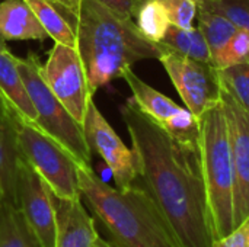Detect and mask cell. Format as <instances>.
Here are the masks:
<instances>
[{
    "mask_svg": "<svg viewBox=\"0 0 249 247\" xmlns=\"http://www.w3.org/2000/svg\"><path fill=\"white\" fill-rule=\"evenodd\" d=\"M200 160L214 240L233 230V163L222 99L198 116Z\"/></svg>",
    "mask_w": 249,
    "mask_h": 247,
    "instance_id": "cell-4",
    "label": "cell"
},
{
    "mask_svg": "<svg viewBox=\"0 0 249 247\" xmlns=\"http://www.w3.org/2000/svg\"><path fill=\"white\" fill-rule=\"evenodd\" d=\"M134 22L142 35L155 44L163 39L171 25L166 9L160 0H142L136 10Z\"/></svg>",
    "mask_w": 249,
    "mask_h": 247,
    "instance_id": "cell-21",
    "label": "cell"
},
{
    "mask_svg": "<svg viewBox=\"0 0 249 247\" xmlns=\"http://www.w3.org/2000/svg\"><path fill=\"white\" fill-rule=\"evenodd\" d=\"M1 106H6V105H4V102L1 100V96H0V108H1ZM6 108H7V106H6Z\"/></svg>",
    "mask_w": 249,
    "mask_h": 247,
    "instance_id": "cell-30",
    "label": "cell"
},
{
    "mask_svg": "<svg viewBox=\"0 0 249 247\" xmlns=\"http://www.w3.org/2000/svg\"><path fill=\"white\" fill-rule=\"evenodd\" d=\"M212 247H249V215L228 236L214 240Z\"/></svg>",
    "mask_w": 249,
    "mask_h": 247,
    "instance_id": "cell-26",
    "label": "cell"
},
{
    "mask_svg": "<svg viewBox=\"0 0 249 247\" xmlns=\"http://www.w3.org/2000/svg\"><path fill=\"white\" fill-rule=\"evenodd\" d=\"M123 79L127 82L136 105L155 122H158L163 130H166L172 124V121L182 112L184 108L177 105L172 99L158 92L152 86H149L131 68H127L124 71Z\"/></svg>",
    "mask_w": 249,
    "mask_h": 247,
    "instance_id": "cell-16",
    "label": "cell"
},
{
    "mask_svg": "<svg viewBox=\"0 0 249 247\" xmlns=\"http://www.w3.org/2000/svg\"><path fill=\"white\" fill-rule=\"evenodd\" d=\"M82 127L90 151L105 162L114 178L115 188L127 189L137 183L139 170L134 151L123 143L93 100L89 103Z\"/></svg>",
    "mask_w": 249,
    "mask_h": 247,
    "instance_id": "cell-9",
    "label": "cell"
},
{
    "mask_svg": "<svg viewBox=\"0 0 249 247\" xmlns=\"http://www.w3.org/2000/svg\"><path fill=\"white\" fill-rule=\"evenodd\" d=\"M16 207L22 213L29 229L42 247H54L55 236V208L54 194L42 178L20 157Z\"/></svg>",
    "mask_w": 249,
    "mask_h": 247,
    "instance_id": "cell-10",
    "label": "cell"
},
{
    "mask_svg": "<svg viewBox=\"0 0 249 247\" xmlns=\"http://www.w3.org/2000/svg\"><path fill=\"white\" fill-rule=\"evenodd\" d=\"M140 1H142V0H140ZM197 1H198V3H201V1H204V0H197Z\"/></svg>",
    "mask_w": 249,
    "mask_h": 247,
    "instance_id": "cell-31",
    "label": "cell"
},
{
    "mask_svg": "<svg viewBox=\"0 0 249 247\" xmlns=\"http://www.w3.org/2000/svg\"><path fill=\"white\" fill-rule=\"evenodd\" d=\"M82 199L104 224L115 247H179L147 191L134 183L127 189L112 188L90 166L77 165Z\"/></svg>",
    "mask_w": 249,
    "mask_h": 247,
    "instance_id": "cell-3",
    "label": "cell"
},
{
    "mask_svg": "<svg viewBox=\"0 0 249 247\" xmlns=\"http://www.w3.org/2000/svg\"><path fill=\"white\" fill-rule=\"evenodd\" d=\"M54 247H93L98 239L95 220L80 199H63L54 195Z\"/></svg>",
    "mask_w": 249,
    "mask_h": 247,
    "instance_id": "cell-12",
    "label": "cell"
},
{
    "mask_svg": "<svg viewBox=\"0 0 249 247\" xmlns=\"http://www.w3.org/2000/svg\"><path fill=\"white\" fill-rule=\"evenodd\" d=\"M28 95L36 112L35 127L58 143L80 166L92 167V151L86 143L83 127L53 95L41 76V64L34 54L16 58Z\"/></svg>",
    "mask_w": 249,
    "mask_h": 247,
    "instance_id": "cell-5",
    "label": "cell"
},
{
    "mask_svg": "<svg viewBox=\"0 0 249 247\" xmlns=\"http://www.w3.org/2000/svg\"><path fill=\"white\" fill-rule=\"evenodd\" d=\"M198 9L219 13L238 28L249 31V0H204L198 3Z\"/></svg>",
    "mask_w": 249,
    "mask_h": 247,
    "instance_id": "cell-23",
    "label": "cell"
},
{
    "mask_svg": "<svg viewBox=\"0 0 249 247\" xmlns=\"http://www.w3.org/2000/svg\"><path fill=\"white\" fill-rule=\"evenodd\" d=\"M39 23L54 42L76 48V38L64 16L50 0H26Z\"/></svg>",
    "mask_w": 249,
    "mask_h": 247,
    "instance_id": "cell-20",
    "label": "cell"
},
{
    "mask_svg": "<svg viewBox=\"0 0 249 247\" xmlns=\"http://www.w3.org/2000/svg\"><path fill=\"white\" fill-rule=\"evenodd\" d=\"M160 44L188 58L212 63L209 45L198 26L184 29L175 25H169Z\"/></svg>",
    "mask_w": 249,
    "mask_h": 247,
    "instance_id": "cell-18",
    "label": "cell"
},
{
    "mask_svg": "<svg viewBox=\"0 0 249 247\" xmlns=\"http://www.w3.org/2000/svg\"><path fill=\"white\" fill-rule=\"evenodd\" d=\"M131 138L142 186L169 224L179 247L214 242L200 148L175 141L131 99L120 109Z\"/></svg>",
    "mask_w": 249,
    "mask_h": 247,
    "instance_id": "cell-1",
    "label": "cell"
},
{
    "mask_svg": "<svg viewBox=\"0 0 249 247\" xmlns=\"http://www.w3.org/2000/svg\"><path fill=\"white\" fill-rule=\"evenodd\" d=\"M101 4L107 6L108 9L117 12L124 17H130L134 20L136 10L140 4V0H96Z\"/></svg>",
    "mask_w": 249,
    "mask_h": 247,
    "instance_id": "cell-27",
    "label": "cell"
},
{
    "mask_svg": "<svg viewBox=\"0 0 249 247\" xmlns=\"http://www.w3.org/2000/svg\"><path fill=\"white\" fill-rule=\"evenodd\" d=\"M20 153L15 118L6 106L0 108V210L16 207V185Z\"/></svg>",
    "mask_w": 249,
    "mask_h": 247,
    "instance_id": "cell-13",
    "label": "cell"
},
{
    "mask_svg": "<svg viewBox=\"0 0 249 247\" xmlns=\"http://www.w3.org/2000/svg\"><path fill=\"white\" fill-rule=\"evenodd\" d=\"M76 38L92 93L123 77L133 64L160 57V45L146 39L136 22L96 0H50Z\"/></svg>",
    "mask_w": 249,
    "mask_h": 247,
    "instance_id": "cell-2",
    "label": "cell"
},
{
    "mask_svg": "<svg viewBox=\"0 0 249 247\" xmlns=\"http://www.w3.org/2000/svg\"><path fill=\"white\" fill-rule=\"evenodd\" d=\"M41 76L70 115L79 124H83L93 93L79 51L54 42L45 64L41 66Z\"/></svg>",
    "mask_w": 249,
    "mask_h": 247,
    "instance_id": "cell-7",
    "label": "cell"
},
{
    "mask_svg": "<svg viewBox=\"0 0 249 247\" xmlns=\"http://www.w3.org/2000/svg\"><path fill=\"white\" fill-rule=\"evenodd\" d=\"M197 19H198V29L201 31L209 45L212 64H213L217 60V57L223 52V49L226 48V45L229 44V41L232 39V36L236 33L239 28L235 23H232L228 17L204 9H198Z\"/></svg>",
    "mask_w": 249,
    "mask_h": 247,
    "instance_id": "cell-17",
    "label": "cell"
},
{
    "mask_svg": "<svg viewBox=\"0 0 249 247\" xmlns=\"http://www.w3.org/2000/svg\"><path fill=\"white\" fill-rule=\"evenodd\" d=\"M15 124L20 157L42 178L55 197L80 199L76 160L35 125L18 118H15Z\"/></svg>",
    "mask_w": 249,
    "mask_h": 247,
    "instance_id": "cell-6",
    "label": "cell"
},
{
    "mask_svg": "<svg viewBox=\"0 0 249 247\" xmlns=\"http://www.w3.org/2000/svg\"><path fill=\"white\" fill-rule=\"evenodd\" d=\"M217 71L222 89H225L249 114V63L235 64Z\"/></svg>",
    "mask_w": 249,
    "mask_h": 247,
    "instance_id": "cell-22",
    "label": "cell"
},
{
    "mask_svg": "<svg viewBox=\"0 0 249 247\" xmlns=\"http://www.w3.org/2000/svg\"><path fill=\"white\" fill-rule=\"evenodd\" d=\"M0 49H7V47H6V42L0 38Z\"/></svg>",
    "mask_w": 249,
    "mask_h": 247,
    "instance_id": "cell-29",
    "label": "cell"
},
{
    "mask_svg": "<svg viewBox=\"0 0 249 247\" xmlns=\"http://www.w3.org/2000/svg\"><path fill=\"white\" fill-rule=\"evenodd\" d=\"M0 247H42L18 207L0 210Z\"/></svg>",
    "mask_w": 249,
    "mask_h": 247,
    "instance_id": "cell-19",
    "label": "cell"
},
{
    "mask_svg": "<svg viewBox=\"0 0 249 247\" xmlns=\"http://www.w3.org/2000/svg\"><path fill=\"white\" fill-rule=\"evenodd\" d=\"M0 38L3 41H44L48 33L26 0L0 1Z\"/></svg>",
    "mask_w": 249,
    "mask_h": 247,
    "instance_id": "cell-15",
    "label": "cell"
},
{
    "mask_svg": "<svg viewBox=\"0 0 249 247\" xmlns=\"http://www.w3.org/2000/svg\"><path fill=\"white\" fill-rule=\"evenodd\" d=\"M93 247H115L109 240H105V239H102L101 236H98V239L95 240V243H93Z\"/></svg>",
    "mask_w": 249,
    "mask_h": 247,
    "instance_id": "cell-28",
    "label": "cell"
},
{
    "mask_svg": "<svg viewBox=\"0 0 249 247\" xmlns=\"http://www.w3.org/2000/svg\"><path fill=\"white\" fill-rule=\"evenodd\" d=\"M233 163V229L249 215V114L225 90L220 92Z\"/></svg>",
    "mask_w": 249,
    "mask_h": 247,
    "instance_id": "cell-11",
    "label": "cell"
},
{
    "mask_svg": "<svg viewBox=\"0 0 249 247\" xmlns=\"http://www.w3.org/2000/svg\"><path fill=\"white\" fill-rule=\"evenodd\" d=\"M16 58L9 49H0V96L15 118L35 125L36 112L18 68Z\"/></svg>",
    "mask_w": 249,
    "mask_h": 247,
    "instance_id": "cell-14",
    "label": "cell"
},
{
    "mask_svg": "<svg viewBox=\"0 0 249 247\" xmlns=\"http://www.w3.org/2000/svg\"><path fill=\"white\" fill-rule=\"evenodd\" d=\"M160 45L158 58L172 80L187 109L197 118L220 100L219 71L210 61H198Z\"/></svg>",
    "mask_w": 249,
    "mask_h": 247,
    "instance_id": "cell-8",
    "label": "cell"
},
{
    "mask_svg": "<svg viewBox=\"0 0 249 247\" xmlns=\"http://www.w3.org/2000/svg\"><path fill=\"white\" fill-rule=\"evenodd\" d=\"M165 6L171 25L190 29L194 28V20L198 16L197 0H160Z\"/></svg>",
    "mask_w": 249,
    "mask_h": 247,
    "instance_id": "cell-25",
    "label": "cell"
},
{
    "mask_svg": "<svg viewBox=\"0 0 249 247\" xmlns=\"http://www.w3.org/2000/svg\"><path fill=\"white\" fill-rule=\"evenodd\" d=\"M244 63H249V31L239 28L213 66L220 70Z\"/></svg>",
    "mask_w": 249,
    "mask_h": 247,
    "instance_id": "cell-24",
    "label": "cell"
}]
</instances>
